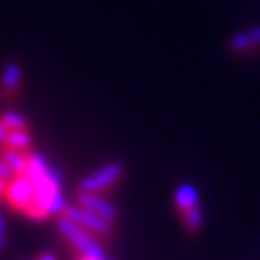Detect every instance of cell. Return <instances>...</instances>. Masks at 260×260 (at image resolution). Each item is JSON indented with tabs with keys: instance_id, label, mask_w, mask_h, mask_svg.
I'll return each instance as SVG.
<instances>
[{
	"instance_id": "6da1fadb",
	"label": "cell",
	"mask_w": 260,
	"mask_h": 260,
	"mask_svg": "<svg viewBox=\"0 0 260 260\" xmlns=\"http://www.w3.org/2000/svg\"><path fill=\"white\" fill-rule=\"evenodd\" d=\"M58 233H60L81 256H91V258H104V256H106V252H104V249L101 247V243L94 239L93 232L85 230L83 225H79V223L74 222V220L68 218V216H62V218L58 220Z\"/></svg>"
},
{
	"instance_id": "7a4b0ae2",
	"label": "cell",
	"mask_w": 260,
	"mask_h": 260,
	"mask_svg": "<svg viewBox=\"0 0 260 260\" xmlns=\"http://www.w3.org/2000/svg\"><path fill=\"white\" fill-rule=\"evenodd\" d=\"M121 176H123V166L120 162H110L83 177L79 187H81V191H89V193H104L116 185L121 179Z\"/></svg>"
},
{
	"instance_id": "3957f363",
	"label": "cell",
	"mask_w": 260,
	"mask_h": 260,
	"mask_svg": "<svg viewBox=\"0 0 260 260\" xmlns=\"http://www.w3.org/2000/svg\"><path fill=\"white\" fill-rule=\"evenodd\" d=\"M64 216L72 218L74 222H77L79 225H83L85 230L93 232L94 235H101V237H108L112 233V222H108L106 218L99 216L96 212L89 210L81 206L79 203L77 205H68L64 210Z\"/></svg>"
},
{
	"instance_id": "277c9868",
	"label": "cell",
	"mask_w": 260,
	"mask_h": 260,
	"mask_svg": "<svg viewBox=\"0 0 260 260\" xmlns=\"http://www.w3.org/2000/svg\"><path fill=\"white\" fill-rule=\"evenodd\" d=\"M33 199H35V183L25 174L14 176V179L10 181L8 189H6V201H8V205L21 212Z\"/></svg>"
},
{
	"instance_id": "5b68a950",
	"label": "cell",
	"mask_w": 260,
	"mask_h": 260,
	"mask_svg": "<svg viewBox=\"0 0 260 260\" xmlns=\"http://www.w3.org/2000/svg\"><path fill=\"white\" fill-rule=\"evenodd\" d=\"M79 205L85 206V208H89V210H93L96 212L99 216H103L106 218L108 222H114L116 220V206L112 205L108 199H104L101 193H89V191H81V195H79Z\"/></svg>"
},
{
	"instance_id": "8992f818",
	"label": "cell",
	"mask_w": 260,
	"mask_h": 260,
	"mask_svg": "<svg viewBox=\"0 0 260 260\" xmlns=\"http://www.w3.org/2000/svg\"><path fill=\"white\" fill-rule=\"evenodd\" d=\"M230 48L235 54H245V52L260 48V25L235 33L230 41Z\"/></svg>"
},
{
	"instance_id": "52a82bcc",
	"label": "cell",
	"mask_w": 260,
	"mask_h": 260,
	"mask_svg": "<svg viewBox=\"0 0 260 260\" xmlns=\"http://www.w3.org/2000/svg\"><path fill=\"white\" fill-rule=\"evenodd\" d=\"M21 77H23V72H21V66L16 64V62H8L2 70V77H0V89H2V94L4 96H12V94L18 91L19 83H21Z\"/></svg>"
},
{
	"instance_id": "ba28073f",
	"label": "cell",
	"mask_w": 260,
	"mask_h": 260,
	"mask_svg": "<svg viewBox=\"0 0 260 260\" xmlns=\"http://www.w3.org/2000/svg\"><path fill=\"white\" fill-rule=\"evenodd\" d=\"M0 156L6 160V164L12 168V172H14L16 176L25 174V170H27V162H29L27 152L10 149V147H6V145H2V147H0Z\"/></svg>"
},
{
	"instance_id": "9c48e42d",
	"label": "cell",
	"mask_w": 260,
	"mask_h": 260,
	"mask_svg": "<svg viewBox=\"0 0 260 260\" xmlns=\"http://www.w3.org/2000/svg\"><path fill=\"white\" fill-rule=\"evenodd\" d=\"M50 170H52V168L48 166L47 158L43 156V154H39V152H29V162H27V170H25V176H27L33 183H37L43 177H47Z\"/></svg>"
},
{
	"instance_id": "30bf717a",
	"label": "cell",
	"mask_w": 260,
	"mask_h": 260,
	"mask_svg": "<svg viewBox=\"0 0 260 260\" xmlns=\"http://www.w3.org/2000/svg\"><path fill=\"white\" fill-rule=\"evenodd\" d=\"M31 145H33V139H31V133H29L27 127H23V129H12V131H10L8 141H6V147L27 152V150L31 149Z\"/></svg>"
},
{
	"instance_id": "8fae6325",
	"label": "cell",
	"mask_w": 260,
	"mask_h": 260,
	"mask_svg": "<svg viewBox=\"0 0 260 260\" xmlns=\"http://www.w3.org/2000/svg\"><path fill=\"white\" fill-rule=\"evenodd\" d=\"M176 205L179 210H185V208H191V206L199 205V193L193 185H181L176 191Z\"/></svg>"
},
{
	"instance_id": "7c38bea8",
	"label": "cell",
	"mask_w": 260,
	"mask_h": 260,
	"mask_svg": "<svg viewBox=\"0 0 260 260\" xmlns=\"http://www.w3.org/2000/svg\"><path fill=\"white\" fill-rule=\"evenodd\" d=\"M181 218H183V223L187 225L189 232H197V230H201V225H203L205 214L201 210V206L195 205V206H191V208L181 210Z\"/></svg>"
},
{
	"instance_id": "4fadbf2b",
	"label": "cell",
	"mask_w": 260,
	"mask_h": 260,
	"mask_svg": "<svg viewBox=\"0 0 260 260\" xmlns=\"http://www.w3.org/2000/svg\"><path fill=\"white\" fill-rule=\"evenodd\" d=\"M0 120L4 121V123L8 125L10 129H23V127H27V121H25V116H23V114H19V112H16V110H6V112H2Z\"/></svg>"
},
{
	"instance_id": "5bb4252c",
	"label": "cell",
	"mask_w": 260,
	"mask_h": 260,
	"mask_svg": "<svg viewBox=\"0 0 260 260\" xmlns=\"http://www.w3.org/2000/svg\"><path fill=\"white\" fill-rule=\"evenodd\" d=\"M66 206H68L66 197L62 195V191H60V193H56V197L52 199L50 206H48V214H64Z\"/></svg>"
},
{
	"instance_id": "9a60e30c",
	"label": "cell",
	"mask_w": 260,
	"mask_h": 260,
	"mask_svg": "<svg viewBox=\"0 0 260 260\" xmlns=\"http://www.w3.org/2000/svg\"><path fill=\"white\" fill-rule=\"evenodd\" d=\"M14 176H16V174L12 172V168L6 164V160H4V158L0 156V177H2V179H6V181L10 183V181L14 179Z\"/></svg>"
},
{
	"instance_id": "2e32d148",
	"label": "cell",
	"mask_w": 260,
	"mask_h": 260,
	"mask_svg": "<svg viewBox=\"0 0 260 260\" xmlns=\"http://www.w3.org/2000/svg\"><path fill=\"white\" fill-rule=\"evenodd\" d=\"M10 131H12V129H10L8 125L4 123V121L0 120V147H2V145H6V141H8Z\"/></svg>"
},
{
	"instance_id": "e0dca14e",
	"label": "cell",
	"mask_w": 260,
	"mask_h": 260,
	"mask_svg": "<svg viewBox=\"0 0 260 260\" xmlns=\"http://www.w3.org/2000/svg\"><path fill=\"white\" fill-rule=\"evenodd\" d=\"M6 247V223H4V218H2V212H0V251Z\"/></svg>"
},
{
	"instance_id": "ac0fdd59",
	"label": "cell",
	"mask_w": 260,
	"mask_h": 260,
	"mask_svg": "<svg viewBox=\"0 0 260 260\" xmlns=\"http://www.w3.org/2000/svg\"><path fill=\"white\" fill-rule=\"evenodd\" d=\"M6 189H8V181L0 177V197H2V195H6Z\"/></svg>"
},
{
	"instance_id": "d6986e66",
	"label": "cell",
	"mask_w": 260,
	"mask_h": 260,
	"mask_svg": "<svg viewBox=\"0 0 260 260\" xmlns=\"http://www.w3.org/2000/svg\"><path fill=\"white\" fill-rule=\"evenodd\" d=\"M37 260H56L54 254H50V252H43V254H39Z\"/></svg>"
},
{
	"instance_id": "ffe728a7",
	"label": "cell",
	"mask_w": 260,
	"mask_h": 260,
	"mask_svg": "<svg viewBox=\"0 0 260 260\" xmlns=\"http://www.w3.org/2000/svg\"><path fill=\"white\" fill-rule=\"evenodd\" d=\"M77 260H108V258H106V256H104V258H91V256H81V254H79Z\"/></svg>"
}]
</instances>
